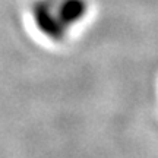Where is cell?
<instances>
[{
	"label": "cell",
	"instance_id": "6da1fadb",
	"mask_svg": "<svg viewBox=\"0 0 158 158\" xmlns=\"http://www.w3.org/2000/svg\"><path fill=\"white\" fill-rule=\"evenodd\" d=\"M34 18L37 25H38V28L47 37H50L51 40L59 41V40H62L64 37L66 28L60 22L59 16L54 15V12H51L48 2L41 0V2H38L34 6Z\"/></svg>",
	"mask_w": 158,
	"mask_h": 158
},
{
	"label": "cell",
	"instance_id": "7a4b0ae2",
	"mask_svg": "<svg viewBox=\"0 0 158 158\" xmlns=\"http://www.w3.org/2000/svg\"><path fill=\"white\" fill-rule=\"evenodd\" d=\"M86 12V2L85 0H63L62 5L59 6L57 16L66 28L68 25L79 21Z\"/></svg>",
	"mask_w": 158,
	"mask_h": 158
}]
</instances>
